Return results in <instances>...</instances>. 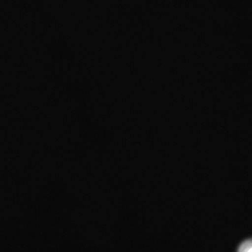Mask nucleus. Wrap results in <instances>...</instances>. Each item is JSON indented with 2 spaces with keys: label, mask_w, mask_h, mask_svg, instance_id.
<instances>
[{
  "label": "nucleus",
  "mask_w": 252,
  "mask_h": 252,
  "mask_svg": "<svg viewBox=\"0 0 252 252\" xmlns=\"http://www.w3.org/2000/svg\"><path fill=\"white\" fill-rule=\"evenodd\" d=\"M238 252H252V239L243 242L239 247Z\"/></svg>",
  "instance_id": "obj_1"
}]
</instances>
